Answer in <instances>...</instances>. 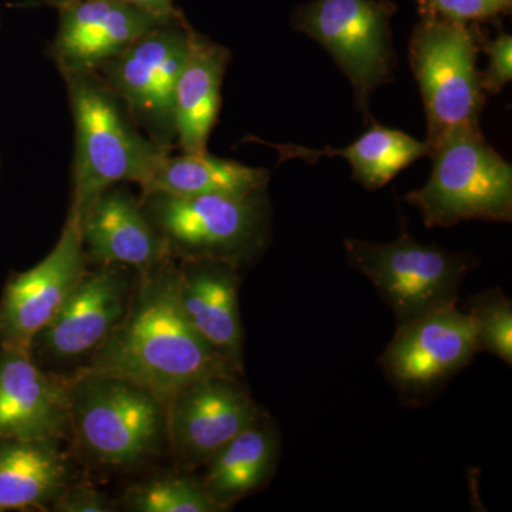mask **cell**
I'll return each mask as SVG.
<instances>
[{"label": "cell", "mask_w": 512, "mask_h": 512, "mask_svg": "<svg viewBox=\"0 0 512 512\" xmlns=\"http://www.w3.org/2000/svg\"><path fill=\"white\" fill-rule=\"evenodd\" d=\"M42 2L60 8V6L69 5V3L76 2V0H42Z\"/></svg>", "instance_id": "29"}, {"label": "cell", "mask_w": 512, "mask_h": 512, "mask_svg": "<svg viewBox=\"0 0 512 512\" xmlns=\"http://www.w3.org/2000/svg\"><path fill=\"white\" fill-rule=\"evenodd\" d=\"M229 60L227 47L191 29L187 57L175 87V131L181 153H207L221 110Z\"/></svg>", "instance_id": "18"}, {"label": "cell", "mask_w": 512, "mask_h": 512, "mask_svg": "<svg viewBox=\"0 0 512 512\" xmlns=\"http://www.w3.org/2000/svg\"><path fill=\"white\" fill-rule=\"evenodd\" d=\"M478 50L488 56L487 69L481 73V87L485 94H500L512 79V37L504 32L484 37L478 29Z\"/></svg>", "instance_id": "26"}, {"label": "cell", "mask_w": 512, "mask_h": 512, "mask_svg": "<svg viewBox=\"0 0 512 512\" xmlns=\"http://www.w3.org/2000/svg\"><path fill=\"white\" fill-rule=\"evenodd\" d=\"M191 29L183 13L141 36L97 72L126 104L138 128L168 154L177 148L175 87Z\"/></svg>", "instance_id": "9"}, {"label": "cell", "mask_w": 512, "mask_h": 512, "mask_svg": "<svg viewBox=\"0 0 512 512\" xmlns=\"http://www.w3.org/2000/svg\"><path fill=\"white\" fill-rule=\"evenodd\" d=\"M49 511L53 512H111L116 507L109 498L93 485L70 483L62 494L53 501Z\"/></svg>", "instance_id": "27"}, {"label": "cell", "mask_w": 512, "mask_h": 512, "mask_svg": "<svg viewBox=\"0 0 512 512\" xmlns=\"http://www.w3.org/2000/svg\"><path fill=\"white\" fill-rule=\"evenodd\" d=\"M57 10L49 55L60 73L99 72L141 36L181 16L158 18L126 0H76Z\"/></svg>", "instance_id": "14"}, {"label": "cell", "mask_w": 512, "mask_h": 512, "mask_svg": "<svg viewBox=\"0 0 512 512\" xmlns=\"http://www.w3.org/2000/svg\"><path fill=\"white\" fill-rule=\"evenodd\" d=\"M476 353L473 322L451 303L399 325L379 363L403 396L421 397L470 365Z\"/></svg>", "instance_id": "11"}, {"label": "cell", "mask_w": 512, "mask_h": 512, "mask_svg": "<svg viewBox=\"0 0 512 512\" xmlns=\"http://www.w3.org/2000/svg\"><path fill=\"white\" fill-rule=\"evenodd\" d=\"M131 512H218L200 477L174 474L138 483L124 494Z\"/></svg>", "instance_id": "23"}, {"label": "cell", "mask_w": 512, "mask_h": 512, "mask_svg": "<svg viewBox=\"0 0 512 512\" xmlns=\"http://www.w3.org/2000/svg\"><path fill=\"white\" fill-rule=\"evenodd\" d=\"M74 123L72 202L82 217L94 198L116 184L143 188L168 153L138 128L126 104L97 72L60 73Z\"/></svg>", "instance_id": "2"}, {"label": "cell", "mask_w": 512, "mask_h": 512, "mask_svg": "<svg viewBox=\"0 0 512 512\" xmlns=\"http://www.w3.org/2000/svg\"><path fill=\"white\" fill-rule=\"evenodd\" d=\"M239 373L192 380L167 403V444L185 470L204 466L215 451L262 416Z\"/></svg>", "instance_id": "12"}, {"label": "cell", "mask_w": 512, "mask_h": 512, "mask_svg": "<svg viewBox=\"0 0 512 512\" xmlns=\"http://www.w3.org/2000/svg\"><path fill=\"white\" fill-rule=\"evenodd\" d=\"M409 62L426 111L429 148L458 127L480 124L485 96L478 70L476 25L420 16Z\"/></svg>", "instance_id": "6"}, {"label": "cell", "mask_w": 512, "mask_h": 512, "mask_svg": "<svg viewBox=\"0 0 512 512\" xmlns=\"http://www.w3.org/2000/svg\"><path fill=\"white\" fill-rule=\"evenodd\" d=\"M67 377L72 439L94 463L131 466L167 443V406L146 387L100 372Z\"/></svg>", "instance_id": "4"}, {"label": "cell", "mask_w": 512, "mask_h": 512, "mask_svg": "<svg viewBox=\"0 0 512 512\" xmlns=\"http://www.w3.org/2000/svg\"><path fill=\"white\" fill-rule=\"evenodd\" d=\"M279 444L278 429L262 414L212 454L200 478L218 511L229 510L268 483L278 466Z\"/></svg>", "instance_id": "20"}, {"label": "cell", "mask_w": 512, "mask_h": 512, "mask_svg": "<svg viewBox=\"0 0 512 512\" xmlns=\"http://www.w3.org/2000/svg\"><path fill=\"white\" fill-rule=\"evenodd\" d=\"M392 0H312L293 10L292 28L316 40L332 56L355 92L356 107L372 121L373 93L393 80Z\"/></svg>", "instance_id": "7"}, {"label": "cell", "mask_w": 512, "mask_h": 512, "mask_svg": "<svg viewBox=\"0 0 512 512\" xmlns=\"http://www.w3.org/2000/svg\"><path fill=\"white\" fill-rule=\"evenodd\" d=\"M87 269L79 215L69 211L55 248L28 271L13 274L0 296V348L26 350Z\"/></svg>", "instance_id": "13"}, {"label": "cell", "mask_w": 512, "mask_h": 512, "mask_svg": "<svg viewBox=\"0 0 512 512\" xmlns=\"http://www.w3.org/2000/svg\"><path fill=\"white\" fill-rule=\"evenodd\" d=\"M87 264L126 266L141 272L170 258L163 241L127 184L106 188L80 217Z\"/></svg>", "instance_id": "16"}, {"label": "cell", "mask_w": 512, "mask_h": 512, "mask_svg": "<svg viewBox=\"0 0 512 512\" xmlns=\"http://www.w3.org/2000/svg\"><path fill=\"white\" fill-rule=\"evenodd\" d=\"M420 16L476 25L510 15L512 0H416Z\"/></svg>", "instance_id": "25"}, {"label": "cell", "mask_w": 512, "mask_h": 512, "mask_svg": "<svg viewBox=\"0 0 512 512\" xmlns=\"http://www.w3.org/2000/svg\"><path fill=\"white\" fill-rule=\"evenodd\" d=\"M136 278L126 266L87 268L33 339L30 355L37 365L62 376L79 370L123 319Z\"/></svg>", "instance_id": "10"}, {"label": "cell", "mask_w": 512, "mask_h": 512, "mask_svg": "<svg viewBox=\"0 0 512 512\" xmlns=\"http://www.w3.org/2000/svg\"><path fill=\"white\" fill-rule=\"evenodd\" d=\"M430 180L404 201L426 227L512 220V167L485 140L480 124L448 131L430 147Z\"/></svg>", "instance_id": "5"}, {"label": "cell", "mask_w": 512, "mask_h": 512, "mask_svg": "<svg viewBox=\"0 0 512 512\" xmlns=\"http://www.w3.org/2000/svg\"><path fill=\"white\" fill-rule=\"evenodd\" d=\"M468 316L474 326L478 352L512 363V302L500 289H491L471 299Z\"/></svg>", "instance_id": "24"}, {"label": "cell", "mask_w": 512, "mask_h": 512, "mask_svg": "<svg viewBox=\"0 0 512 512\" xmlns=\"http://www.w3.org/2000/svg\"><path fill=\"white\" fill-rule=\"evenodd\" d=\"M0 439H72L69 377L26 350L0 348Z\"/></svg>", "instance_id": "15"}, {"label": "cell", "mask_w": 512, "mask_h": 512, "mask_svg": "<svg viewBox=\"0 0 512 512\" xmlns=\"http://www.w3.org/2000/svg\"><path fill=\"white\" fill-rule=\"evenodd\" d=\"M175 262L178 298L191 325L239 373H244L239 266L218 259Z\"/></svg>", "instance_id": "17"}, {"label": "cell", "mask_w": 512, "mask_h": 512, "mask_svg": "<svg viewBox=\"0 0 512 512\" xmlns=\"http://www.w3.org/2000/svg\"><path fill=\"white\" fill-rule=\"evenodd\" d=\"M76 372L126 377L156 394L165 406L192 380L239 373L185 315L178 298L177 262L171 258L137 272L123 319Z\"/></svg>", "instance_id": "1"}, {"label": "cell", "mask_w": 512, "mask_h": 512, "mask_svg": "<svg viewBox=\"0 0 512 512\" xmlns=\"http://www.w3.org/2000/svg\"><path fill=\"white\" fill-rule=\"evenodd\" d=\"M345 249L350 264L372 282L399 325L457 303L474 266L473 256L423 244L403 227L392 242L346 239Z\"/></svg>", "instance_id": "8"}, {"label": "cell", "mask_w": 512, "mask_h": 512, "mask_svg": "<svg viewBox=\"0 0 512 512\" xmlns=\"http://www.w3.org/2000/svg\"><path fill=\"white\" fill-rule=\"evenodd\" d=\"M0 512H3L2 510H0Z\"/></svg>", "instance_id": "30"}, {"label": "cell", "mask_w": 512, "mask_h": 512, "mask_svg": "<svg viewBox=\"0 0 512 512\" xmlns=\"http://www.w3.org/2000/svg\"><path fill=\"white\" fill-rule=\"evenodd\" d=\"M266 191L192 197L141 192L140 204L174 261L218 259L241 268L268 245L271 207Z\"/></svg>", "instance_id": "3"}, {"label": "cell", "mask_w": 512, "mask_h": 512, "mask_svg": "<svg viewBox=\"0 0 512 512\" xmlns=\"http://www.w3.org/2000/svg\"><path fill=\"white\" fill-rule=\"evenodd\" d=\"M126 2L158 18L173 19L183 15L181 10L175 8L174 0H126Z\"/></svg>", "instance_id": "28"}, {"label": "cell", "mask_w": 512, "mask_h": 512, "mask_svg": "<svg viewBox=\"0 0 512 512\" xmlns=\"http://www.w3.org/2000/svg\"><path fill=\"white\" fill-rule=\"evenodd\" d=\"M269 171L210 153L168 154L141 192L171 195L252 194L268 190Z\"/></svg>", "instance_id": "22"}, {"label": "cell", "mask_w": 512, "mask_h": 512, "mask_svg": "<svg viewBox=\"0 0 512 512\" xmlns=\"http://www.w3.org/2000/svg\"><path fill=\"white\" fill-rule=\"evenodd\" d=\"M370 123L372 127L363 136L343 148L325 147L316 150L298 144L265 143L259 138L254 140L275 148L281 157V163L293 158H301L311 164L325 157L345 158L352 165L353 178L366 190L383 188L414 161L430 156L426 141L417 140L394 128L380 126L373 120Z\"/></svg>", "instance_id": "21"}, {"label": "cell", "mask_w": 512, "mask_h": 512, "mask_svg": "<svg viewBox=\"0 0 512 512\" xmlns=\"http://www.w3.org/2000/svg\"><path fill=\"white\" fill-rule=\"evenodd\" d=\"M60 440L0 439V510H47L73 483Z\"/></svg>", "instance_id": "19"}]
</instances>
